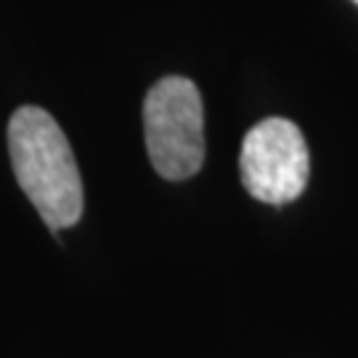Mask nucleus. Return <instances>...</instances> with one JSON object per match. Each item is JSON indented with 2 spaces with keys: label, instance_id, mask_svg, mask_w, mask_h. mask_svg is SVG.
<instances>
[{
  "label": "nucleus",
  "instance_id": "nucleus-4",
  "mask_svg": "<svg viewBox=\"0 0 358 358\" xmlns=\"http://www.w3.org/2000/svg\"><path fill=\"white\" fill-rule=\"evenodd\" d=\"M353 3H356V6H358V0H353Z\"/></svg>",
  "mask_w": 358,
  "mask_h": 358
},
{
  "label": "nucleus",
  "instance_id": "nucleus-3",
  "mask_svg": "<svg viewBox=\"0 0 358 358\" xmlns=\"http://www.w3.org/2000/svg\"><path fill=\"white\" fill-rule=\"evenodd\" d=\"M239 173L244 189L263 205L282 207L294 202L308 186L310 157L300 128L268 117L247 130L239 154Z\"/></svg>",
  "mask_w": 358,
  "mask_h": 358
},
{
  "label": "nucleus",
  "instance_id": "nucleus-1",
  "mask_svg": "<svg viewBox=\"0 0 358 358\" xmlns=\"http://www.w3.org/2000/svg\"><path fill=\"white\" fill-rule=\"evenodd\" d=\"M13 176L45 226L59 236L83 215V178L64 130L45 109L19 106L8 122Z\"/></svg>",
  "mask_w": 358,
  "mask_h": 358
},
{
  "label": "nucleus",
  "instance_id": "nucleus-2",
  "mask_svg": "<svg viewBox=\"0 0 358 358\" xmlns=\"http://www.w3.org/2000/svg\"><path fill=\"white\" fill-rule=\"evenodd\" d=\"M143 136L154 170L165 180H186L205 165L202 96L186 77H162L143 99Z\"/></svg>",
  "mask_w": 358,
  "mask_h": 358
}]
</instances>
